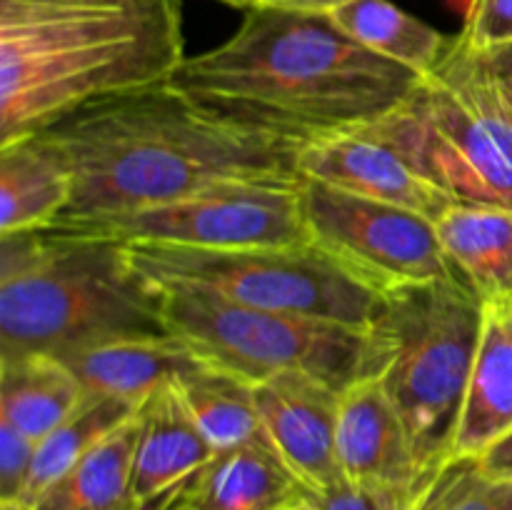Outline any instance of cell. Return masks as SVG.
<instances>
[{"label":"cell","mask_w":512,"mask_h":510,"mask_svg":"<svg viewBox=\"0 0 512 510\" xmlns=\"http://www.w3.org/2000/svg\"><path fill=\"white\" fill-rule=\"evenodd\" d=\"M220 3L230 5V8L245 10H308V13H330L338 8L345 0H220Z\"/></svg>","instance_id":"cell-30"},{"label":"cell","mask_w":512,"mask_h":510,"mask_svg":"<svg viewBox=\"0 0 512 510\" xmlns=\"http://www.w3.org/2000/svg\"><path fill=\"white\" fill-rule=\"evenodd\" d=\"M138 420L133 418L110 433L55 480L33 503V510H130Z\"/></svg>","instance_id":"cell-21"},{"label":"cell","mask_w":512,"mask_h":510,"mask_svg":"<svg viewBox=\"0 0 512 510\" xmlns=\"http://www.w3.org/2000/svg\"><path fill=\"white\" fill-rule=\"evenodd\" d=\"M300 490L288 465L260 433L248 443L213 455L195 478L193 508L273 510Z\"/></svg>","instance_id":"cell-18"},{"label":"cell","mask_w":512,"mask_h":510,"mask_svg":"<svg viewBox=\"0 0 512 510\" xmlns=\"http://www.w3.org/2000/svg\"><path fill=\"white\" fill-rule=\"evenodd\" d=\"M478 460L485 473H490L493 478L512 480V430L505 438H500L488 453L480 455Z\"/></svg>","instance_id":"cell-31"},{"label":"cell","mask_w":512,"mask_h":510,"mask_svg":"<svg viewBox=\"0 0 512 510\" xmlns=\"http://www.w3.org/2000/svg\"><path fill=\"white\" fill-rule=\"evenodd\" d=\"M50 228L103 235L125 245L155 243L203 250L308 243L300 180H218L153 208L55 223Z\"/></svg>","instance_id":"cell-9"},{"label":"cell","mask_w":512,"mask_h":510,"mask_svg":"<svg viewBox=\"0 0 512 510\" xmlns=\"http://www.w3.org/2000/svg\"><path fill=\"white\" fill-rule=\"evenodd\" d=\"M338 463L350 483L413 493L420 480L408 428L378 378L340 393Z\"/></svg>","instance_id":"cell-13"},{"label":"cell","mask_w":512,"mask_h":510,"mask_svg":"<svg viewBox=\"0 0 512 510\" xmlns=\"http://www.w3.org/2000/svg\"><path fill=\"white\" fill-rule=\"evenodd\" d=\"M440 245L455 278L483 303L512 298V210L453 203L438 220Z\"/></svg>","instance_id":"cell-17"},{"label":"cell","mask_w":512,"mask_h":510,"mask_svg":"<svg viewBox=\"0 0 512 510\" xmlns=\"http://www.w3.org/2000/svg\"><path fill=\"white\" fill-rule=\"evenodd\" d=\"M130 263L158 283H188L233 303L370 330L385 295L355 280L313 243L203 250L133 243Z\"/></svg>","instance_id":"cell-8"},{"label":"cell","mask_w":512,"mask_h":510,"mask_svg":"<svg viewBox=\"0 0 512 510\" xmlns=\"http://www.w3.org/2000/svg\"><path fill=\"white\" fill-rule=\"evenodd\" d=\"M483 318V300L445 278L385 295L368 330L365 378H378L398 408L420 478L453 458Z\"/></svg>","instance_id":"cell-5"},{"label":"cell","mask_w":512,"mask_h":510,"mask_svg":"<svg viewBox=\"0 0 512 510\" xmlns=\"http://www.w3.org/2000/svg\"><path fill=\"white\" fill-rule=\"evenodd\" d=\"M88 393L140 405L165 383H178L203 368V360L178 335H143L93 345L63 358Z\"/></svg>","instance_id":"cell-15"},{"label":"cell","mask_w":512,"mask_h":510,"mask_svg":"<svg viewBox=\"0 0 512 510\" xmlns=\"http://www.w3.org/2000/svg\"><path fill=\"white\" fill-rule=\"evenodd\" d=\"M298 170L303 178L320 180L343 193L415 210L433 220L455 203L415 168L408 153L378 123L303 145Z\"/></svg>","instance_id":"cell-11"},{"label":"cell","mask_w":512,"mask_h":510,"mask_svg":"<svg viewBox=\"0 0 512 510\" xmlns=\"http://www.w3.org/2000/svg\"><path fill=\"white\" fill-rule=\"evenodd\" d=\"M163 333L158 283L135 270L125 243L60 228L0 235V358L63 360Z\"/></svg>","instance_id":"cell-4"},{"label":"cell","mask_w":512,"mask_h":510,"mask_svg":"<svg viewBox=\"0 0 512 510\" xmlns=\"http://www.w3.org/2000/svg\"><path fill=\"white\" fill-rule=\"evenodd\" d=\"M185 58L183 0H0V148L170 83Z\"/></svg>","instance_id":"cell-3"},{"label":"cell","mask_w":512,"mask_h":510,"mask_svg":"<svg viewBox=\"0 0 512 510\" xmlns=\"http://www.w3.org/2000/svg\"><path fill=\"white\" fill-rule=\"evenodd\" d=\"M83 395L78 375L55 355L0 358V420L38 443L78 408Z\"/></svg>","instance_id":"cell-20"},{"label":"cell","mask_w":512,"mask_h":510,"mask_svg":"<svg viewBox=\"0 0 512 510\" xmlns=\"http://www.w3.org/2000/svg\"><path fill=\"white\" fill-rule=\"evenodd\" d=\"M420 80L328 13L253 10L218 48L188 55L170 85L230 128L303 148L385 118Z\"/></svg>","instance_id":"cell-1"},{"label":"cell","mask_w":512,"mask_h":510,"mask_svg":"<svg viewBox=\"0 0 512 510\" xmlns=\"http://www.w3.org/2000/svg\"><path fill=\"white\" fill-rule=\"evenodd\" d=\"M505 308H508V318H510V323H512V298L505 300Z\"/></svg>","instance_id":"cell-36"},{"label":"cell","mask_w":512,"mask_h":510,"mask_svg":"<svg viewBox=\"0 0 512 510\" xmlns=\"http://www.w3.org/2000/svg\"><path fill=\"white\" fill-rule=\"evenodd\" d=\"M35 138L73 183L55 223L135 213L218 180L303 178L300 148L230 128L170 83L85 105Z\"/></svg>","instance_id":"cell-2"},{"label":"cell","mask_w":512,"mask_h":510,"mask_svg":"<svg viewBox=\"0 0 512 510\" xmlns=\"http://www.w3.org/2000/svg\"><path fill=\"white\" fill-rule=\"evenodd\" d=\"M260 428L300 488L318 495L343 480L338 463L340 390L303 373L255 385Z\"/></svg>","instance_id":"cell-12"},{"label":"cell","mask_w":512,"mask_h":510,"mask_svg":"<svg viewBox=\"0 0 512 510\" xmlns=\"http://www.w3.org/2000/svg\"><path fill=\"white\" fill-rule=\"evenodd\" d=\"M313 498L320 510H403L410 493L368 488V485L350 483V480L343 478L333 488L313 495Z\"/></svg>","instance_id":"cell-28"},{"label":"cell","mask_w":512,"mask_h":510,"mask_svg":"<svg viewBox=\"0 0 512 510\" xmlns=\"http://www.w3.org/2000/svg\"><path fill=\"white\" fill-rule=\"evenodd\" d=\"M300 208L308 243L375 293L455 278L433 218L313 178H300Z\"/></svg>","instance_id":"cell-10"},{"label":"cell","mask_w":512,"mask_h":510,"mask_svg":"<svg viewBox=\"0 0 512 510\" xmlns=\"http://www.w3.org/2000/svg\"><path fill=\"white\" fill-rule=\"evenodd\" d=\"M158 283V280H153ZM165 330L210 368L258 385L303 373L348 390L368 370V330L233 303L188 283H158Z\"/></svg>","instance_id":"cell-7"},{"label":"cell","mask_w":512,"mask_h":510,"mask_svg":"<svg viewBox=\"0 0 512 510\" xmlns=\"http://www.w3.org/2000/svg\"><path fill=\"white\" fill-rule=\"evenodd\" d=\"M200 433L215 453L258 438L260 428L255 385L225 370L203 365L175 383Z\"/></svg>","instance_id":"cell-24"},{"label":"cell","mask_w":512,"mask_h":510,"mask_svg":"<svg viewBox=\"0 0 512 510\" xmlns=\"http://www.w3.org/2000/svg\"><path fill=\"white\" fill-rule=\"evenodd\" d=\"M475 58L483 65L490 83L498 88L500 98H503L505 105L512 110V45L488 50V53H475Z\"/></svg>","instance_id":"cell-29"},{"label":"cell","mask_w":512,"mask_h":510,"mask_svg":"<svg viewBox=\"0 0 512 510\" xmlns=\"http://www.w3.org/2000/svg\"><path fill=\"white\" fill-rule=\"evenodd\" d=\"M403 510H512V480L485 473L478 458H450L415 483Z\"/></svg>","instance_id":"cell-25"},{"label":"cell","mask_w":512,"mask_h":510,"mask_svg":"<svg viewBox=\"0 0 512 510\" xmlns=\"http://www.w3.org/2000/svg\"><path fill=\"white\" fill-rule=\"evenodd\" d=\"M198 473H195L193 478L185 480L183 485H178V488H175V493L170 495V500L165 503L163 510H195L193 508V488H195V478H198Z\"/></svg>","instance_id":"cell-32"},{"label":"cell","mask_w":512,"mask_h":510,"mask_svg":"<svg viewBox=\"0 0 512 510\" xmlns=\"http://www.w3.org/2000/svg\"><path fill=\"white\" fill-rule=\"evenodd\" d=\"M458 35L473 53L512 45V0H470Z\"/></svg>","instance_id":"cell-26"},{"label":"cell","mask_w":512,"mask_h":510,"mask_svg":"<svg viewBox=\"0 0 512 510\" xmlns=\"http://www.w3.org/2000/svg\"><path fill=\"white\" fill-rule=\"evenodd\" d=\"M138 443L133 463V500L150 503L178 488L213 460L215 450L200 433L175 383H165L138 405Z\"/></svg>","instance_id":"cell-14"},{"label":"cell","mask_w":512,"mask_h":510,"mask_svg":"<svg viewBox=\"0 0 512 510\" xmlns=\"http://www.w3.org/2000/svg\"><path fill=\"white\" fill-rule=\"evenodd\" d=\"M273 510H320L318 503H315L313 495L308 493V490H300V493H295L293 498L283 500V503L278 505V508Z\"/></svg>","instance_id":"cell-33"},{"label":"cell","mask_w":512,"mask_h":510,"mask_svg":"<svg viewBox=\"0 0 512 510\" xmlns=\"http://www.w3.org/2000/svg\"><path fill=\"white\" fill-rule=\"evenodd\" d=\"M0 510H33V505L25 500H0Z\"/></svg>","instance_id":"cell-35"},{"label":"cell","mask_w":512,"mask_h":510,"mask_svg":"<svg viewBox=\"0 0 512 510\" xmlns=\"http://www.w3.org/2000/svg\"><path fill=\"white\" fill-rule=\"evenodd\" d=\"M70 195L68 170L38 138L0 148V235L50 228Z\"/></svg>","instance_id":"cell-19"},{"label":"cell","mask_w":512,"mask_h":510,"mask_svg":"<svg viewBox=\"0 0 512 510\" xmlns=\"http://www.w3.org/2000/svg\"><path fill=\"white\" fill-rule=\"evenodd\" d=\"M375 123L455 203L512 210V110L460 35L413 95Z\"/></svg>","instance_id":"cell-6"},{"label":"cell","mask_w":512,"mask_h":510,"mask_svg":"<svg viewBox=\"0 0 512 510\" xmlns=\"http://www.w3.org/2000/svg\"><path fill=\"white\" fill-rule=\"evenodd\" d=\"M38 440L0 420V500H23Z\"/></svg>","instance_id":"cell-27"},{"label":"cell","mask_w":512,"mask_h":510,"mask_svg":"<svg viewBox=\"0 0 512 510\" xmlns=\"http://www.w3.org/2000/svg\"><path fill=\"white\" fill-rule=\"evenodd\" d=\"M135 413L138 405L130 400L85 390L78 408L58 428L50 430L35 448L33 470L23 493L25 503L33 505L55 480L63 478L83 455L103 443L120 425L128 423Z\"/></svg>","instance_id":"cell-23"},{"label":"cell","mask_w":512,"mask_h":510,"mask_svg":"<svg viewBox=\"0 0 512 510\" xmlns=\"http://www.w3.org/2000/svg\"><path fill=\"white\" fill-rule=\"evenodd\" d=\"M512 430V323L505 300L485 303L453 458H480Z\"/></svg>","instance_id":"cell-16"},{"label":"cell","mask_w":512,"mask_h":510,"mask_svg":"<svg viewBox=\"0 0 512 510\" xmlns=\"http://www.w3.org/2000/svg\"><path fill=\"white\" fill-rule=\"evenodd\" d=\"M333 23L363 48L425 78L448 50L450 38L390 0H345L330 10Z\"/></svg>","instance_id":"cell-22"},{"label":"cell","mask_w":512,"mask_h":510,"mask_svg":"<svg viewBox=\"0 0 512 510\" xmlns=\"http://www.w3.org/2000/svg\"><path fill=\"white\" fill-rule=\"evenodd\" d=\"M180 485H183V483H180ZM173 493H175V488H173V490H168V493H165V495H160V498L150 500V503L135 505V508H130V510H163V508H165V503H168L170 495H173Z\"/></svg>","instance_id":"cell-34"}]
</instances>
